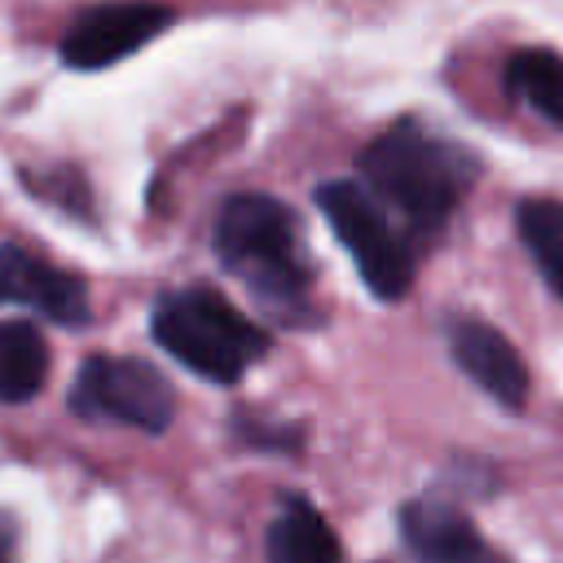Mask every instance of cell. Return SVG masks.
Segmentation results:
<instances>
[{
	"mask_svg": "<svg viewBox=\"0 0 563 563\" xmlns=\"http://www.w3.org/2000/svg\"><path fill=\"white\" fill-rule=\"evenodd\" d=\"M369 189L418 229H440L475 185V154L431 128L400 123L361 154Z\"/></svg>",
	"mask_w": 563,
	"mask_h": 563,
	"instance_id": "6da1fadb",
	"label": "cell"
},
{
	"mask_svg": "<svg viewBox=\"0 0 563 563\" xmlns=\"http://www.w3.org/2000/svg\"><path fill=\"white\" fill-rule=\"evenodd\" d=\"M216 251L233 277H242L264 303L290 312L303 303L312 268L303 255V229L295 211L268 194H238L216 220Z\"/></svg>",
	"mask_w": 563,
	"mask_h": 563,
	"instance_id": "7a4b0ae2",
	"label": "cell"
},
{
	"mask_svg": "<svg viewBox=\"0 0 563 563\" xmlns=\"http://www.w3.org/2000/svg\"><path fill=\"white\" fill-rule=\"evenodd\" d=\"M154 339L185 369L211 383H238L268 352V334L207 286L167 295L154 308Z\"/></svg>",
	"mask_w": 563,
	"mask_h": 563,
	"instance_id": "3957f363",
	"label": "cell"
},
{
	"mask_svg": "<svg viewBox=\"0 0 563 563\" xmlns=\"http://www.w3.org/2000/svg\"><path fill=\"white\" fill-rule=\"evenodd\" d=\"M317 207L325 211L334 238L347 246L352 264L361 268L365 286L378 299H400L413 286V255L400 233L387 224L378 202L356 180H330L317 189Z\"/></svg>",
	"mask_w": 563,
	"mask_h": 563,
	"instance_id": "277c9868",
	"label": "cell"
},
{
	"mask_svg": "<svg viewBox=\"0 0 563 563\" xmlns=\"http://www.w3.org/2000/svg\"><path fill=\"white\" fill-rule=\"evenodd\" d=\"M70 409L79 418H106L158 435L176 418V396L172 383L136 356H88L75 374Z\"/></svg>",
	"mask_w": 563,
	"mask_h": 563,
	"instance_id": "5b68a950",
	"label": "cell"
},
{
	"mask_svg": "<svg viewBox=\"0 0 563 563\" xmlns=\"http://www.w3.org/2000/svg\"><path fill=\"white\" fill-rule=\"evenodd\" d=\"M176 13L163 4H101L70 22L62 40V62L75 70H101L110 62H123L141 44H150Z\"/></svg>",
	"mask_w": 563,
	"mask_h": 563,
	"instance_id": "8992f818",
	"label": "cell"
},
{
	"mask_svg": "<svg viewBox=\"0 0 563 563\" xmlns=\"http://www.w3.org/2000/svg\"><path fill=\"white\" fill-rule=\"evenodd\" d=\"M0 303L35 308L40 317H48L57 325H84L92 312L88 286L75 273H66L13 242L0 246Z\"/></svg>",
	"mask_w": 563,
	"mask_h": 563,
	"instance_id": "52a82bcc",
	"label": "cell"
},
{
	"mask_svg": "<svg viewBox=\"0 0 563 563\" xmlns=\"http://www.w3.org/2000/svg\"><path fill=\"white\" fill-rule=\"evenodd\" d=\"M449 352L453 361L466 369V378H475L479 391H488L501 409L519 413L528 405V365L519 361V352L510 347V339L475 317H453L449 321Z\"/></svg>",
	"mask_w": 563,
	"mask_h": 563,
	"instance_id": "ba28073f",
	"label": "cell"
},
{
	"mask_svg": "<svg viewBox=\"0 0 563 563\" xmlns=\"http://www.w3.org/2000/svg\"><path fill=\"white\" fill-rule=\"evenodd\" d=\"M400 537L418 563H488V545L471 519L440 501H409L400 510Z\"/></svg>",
	"mask_w": 563,
	"mask_h": 563,
	"instance_id": "9c48e42d",
	"label": "cell"
},
{
	"mask_svg": "<svg viewBox=\"0 0 563 563\" xmlns=\"http://www.w3.org/2000/svg\"><path fill=\"white\" fill-rule=\"evenodd\" d=\"M268 563H339L330 523L303 497H290L268 528Z\"/></svg>",
	"mask_w": 563,
	"mask_h": 563,
	"instance_id": "30bf717a",
	"label": "cell"
},
{
	"mask_svg": "<svg viewBox=\"0 0 563 563\" xmlns=\"http://www.w3.org/2000/svg\"><path fill=\"white\" fill-rule=\"evenodd\" d=\"M48 378V347L35 325L0 321V405H18L40 396Z\"/></svg>",
	"mask_w": 563,
	"mask_h": 563,
	"instance_id": "8fae6325",
	"label": "cell"
},
{
	"mask_svg": "<svg viewBox=\"0 0 563 563\" xmlns=\"http://www.w3.org/2000/svg\"><path fill=\"white\" fill-rule=\"evenodd\" d=\"M506 84L541 119L563 128V57L550 48H519L506 66Z\"/></svg>",
	"mask_w": 563,
	"mask_h": 563,
	"instance_id": "7c38bea8",
	"label": "cell"
},
{
	"mask_svg": "<svg viewBox=\"0 0 563 563\" xmlns=\"http://www.w3.org/2000/svg\"><path fill=\"white\" fill-rule=\"evenodd\" d=\"M515 229H519L528 255L537 260L541 277L550 282V290L563 299V202L523 198L515 211Z\"/></svg>",
	"mask_w": 563,
	"mask_h": 563,
	"instance_id": "4fadbf2b",
	"label": "cell"
},
{
	"mask_svg": "<svg viewBox=\"0 0 563 563\" xmlns=\"http://www.w3.org/2000/svg\"><path fill=\"white\" fill-rule=\"evenodd\" d=\"M13 559V523L0 515V563H9Z\"/></svg>",
	"mask_w": 563,
	"mask_h": 563,
	"instance_id": "5bb4252c",
	"label": "cell"
}]
</instances>
